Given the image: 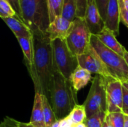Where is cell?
Wrapping results in <instances>:
<instances>
[{
    "label": "cell",
    "mask_w": 128,
    "mask_h": 127,
    "mask_svg": "<svg viewBox=\"0 0 128 127\" xmlns=\"http://www.w3.org/2000/svg\"><path fill=\"white\" fill-rule=\"evenodd\" d=\"M50 102L58 121L67 118L77 105L76 91L70 80L56 70L50 88Z\"/></svg>",
    "instance_id": "2"
},
{
    "label": "cell",
    "mask_w": 128,
    "mask_h": 127,
    "mask_svg": "<svg viewBox=\"0 0 128 127\" xmlns=\"http://www.w3.org/2000/svg\"><path fill=\"white\" fill-rule=\"evenodd\" d=\"M70 122L74 124H80L84 123L87 118L86 107L84 105H76L70 114L68 116Z\"/></svg>",
    "instance_id": "19"
},
{
    "label": "cell",
    "mask_w": 128,
    "mask_h": 127,
    "mask_svg": "<svg viewBox=\"0 0 128 127\" xmlns=\"http://www.w3.org/2000/svg\"><path fill=\"white\" fill-rule=\"evenodd\" d=\"M92 34L85 18L76 17L73 22L66 38L67 44L76 56L82 55L91 46Z\"/></svg>",
    "instance_id": "5"
},
{
    "label": "cell",
    "mask_w": 128,
    "mask_h": 127,
    "mask_svg": "<svg viewBox=\"0 0 128 127\" xmlns=\"http://www.w3.org/2000/svg\"><path fill=\"white\" fill-rule=\"evenodd\" d=\"M124 60H125V61H126V63H127V64H128V51H127V50H126V52L124 53Z\"/></svg>",
    "instance_id": "34"
},
{
    "label": "cell",
    "mask_w": 128,
    "mask_h": 127,
    "mask_svg": "<svg viewBox=\"0 0 128 127\" xmlns=\"http://www.w3.org/2000/svg\"><path fill=\"white\" fill-rule=\"evenodd\" d=\"M128 109V90L123 86V111Z\"/></svg>",
    "instance_id": "30"
},
{
    "label": "cell",
    "mask_w": 128,
    "mask_h": 127,
    "mask_svg": "<svg viewBox=\"0 0 128 127\" xmlns=\"http://www.w3.org/2000/svg\"><path fill=\"white\" fill-rule=\"evenodd\" d=\"M97 37L106 46L124 58L126 49L116 39V35L111 30L105 27L104 30L98 35H97Z\"/></svg>",
    "instance_id": "13"
},
{
    "label": "cell",
    "mask_w": 128,
    "mask_h": 127,
    "mask_svg": "<svg viewBox=\"0 0 128 127\" xmlns=\"http://www.w3.org/2000/svg\"><path fill=\"white\" fill-rule=\"evenodd\" d=\"M7 1L11 4V6L16 11L17 16L22 21V10L20 6V0H7Z\"/></svg>",
    "instance_id": "29"
},
{
    "label": "cell",
    "mask_w": 128,
    "mask_h": 127,
    "mask_svg": "<svg viewBox=\"0 0 128 127\" xmlns=\"http://www.w3.org/2000/svg\"><path fill=\"white\" fill-rule=\"evenodd\" d=\"M121 21L128 28V10L124 6L123 0H118Z\"/></svg>",
    "instance_id": "27"
},
{
    "label": "cell",
    "mask_w": 128,
    "mask_h": 127,
    "mask_svg": "<svg viewBox=\"0 0 128 127\" xmlns=\"http://www.w3.org/2000/svg\"><path fill=\"white\" fill-rule=\"evenodd\" d=\"M21 48L22 52L24 54L28 68L29 72L33 68L34 64V49H33V41L32 37H16Z\"/></svg>",
    "instance_id": "17"
},
{
    "label": "cell",
    "mask_w": 128,
    "mask_h": 127,
    "mask_svg": "<svg viewBox=\"0 0 128 127\" xmlns=\"http://www.w3.org/2000/svg\"><path fill=\"white\" fill-rule=\"evenodd\" d=\"M122 85L124 88H126L128 90V82H122Z\"/></svg>",
    "instance_id": "37"
},
{
    "label": "cell",
    "mask_w": 128,
    "mask_h": 127,
    "mask_svg": "<svg viewBox=\"0 0 128 127\" xmlns=\"http://www.w3.org/2000/svg\"><path fill=\"white\" fill-rule=\"evenodd\" d=\"M85 19L89 31L93 35H98L106 27L95 0H87Z\"/></svg>",
    "instance_id": "10"
},
{
    "label": "cell",
    "mask_w": 128,
    "mask_h": 127,
    "mask_svg": "<svg viewBox=\"0 0 128 127\" xmlns=\"http://www.w3.org/2000/svg\"><path fill=\"white\" fill-rule=\"evenodd\" d=\"M91 45L98 53L113 79L122 82H128V66L122 56L106 46L96 35H92Z\"/></svg>",
    "instance_id": "4"
},
{
    "label": "cell",
    "mask_w": 128,
    "mask_h": 127,
    "mask_svg": "<svg viewBox=\"0 0 128 127\" xmlns=\"http://www.w3.org/2000/svg\"><path fill=\"white\" fill-rule=\"evenodd\" d=\"M0 127H20V125L19 122L15 119L10 117H5L1 123Z\"/></svg>",
    "instance_id": "28"
},
{
    "label": "cell",
    "mask_w": 128,
    "mask_h": 127,
    "mask_svg": "<svg viewBox=\"0 0 128 127\" xmlns=\"http://www.w3.org/2000/svg\"><path fill=\"white\" fill-rule=\"evenodd\" d=\"M20 127H35L34 125H32L30 122L29 123H22V122H19Z\"/></svg>",
    "instance_id": "31"
},
{
    "label": "cell",
    "mask_w": 128,
    "mask_h": 127,
    "mask_svg": "<svg viewBox=\"0 0 128 127\" xmlns=\"http://www.w3.org/2000/svg\"><path fill=\"white\" fill-rule=\"evenodd\" d=\"M77 7L75 0H64L62 16L73 22L77 17Z\"/></svg>",
    "instance_id": "20"
},
{
    "label": "cell",
    "mask_w": 128,
    "mask_h": 127,
    "mask_svg": "<svg viewBox=\"0 0 128 127\" xmlns=\"http://www.w3.org/2000/svg\"><path fill=\"white\" fill-rule=\"evenodd\" d=\"M71 25V22L64 19L62 16H58L50 24L46 32L52 40L58 38L66 40Z\"/></svg>",
    "instance_id": "11"
},
{
    "label": "cell",
    "mask_w": 128,
    "mask_h": 127,
    "mask_svg": "<svg viewBox=\"0 0 128 127\" xmlns=\"http://www.w3.org/2000/svg\"><path fill=\"white\" fill-rule=\"evenodd\" d=\"M123 112L125 114V115H128V109L127 110H124V111H123Z\"/></svg>",
    "instance_id": "38"
},
{
    "label": "cell",
    "mask_w": 128,
    "mask_h": 127,
    "mask_svg": "<svg viewBox=\"0 0 128 127\" xmlns=\"http://www.w3.org/2000/svg\"><path fill=\"white\" fill-rule=\"evenodd\" d=\"M0 16L2 18H7L17 16V14L7 0H0Z\"/></svg>",
    "instance_id": "23"
},
{
    "label": "cell",
    "mask_w": 128,
    "mask_h": 127,
    "mask_svg": "<svg viewBox=\"0 0 128 127\" xmlns=\"http://www.w3.org/2000/svg\"><path fill=\"white\" fill-rule=\"evenodd\" d=\"M109 80L96 75L94 78L88 97L84 103L87 117L103 112L108 113L106 87Z\"/></svg>",
    "instance_id": "6"
},
{
    "label": "cell",
    "mask_w": 128,
    "mask_h": 127,
    "mask_svg": "<svg viewBox=\"0 0 128 127\" xmlns=\"http://www.w3.org/2000/svg\"><path fill=\"white\" fill-rule=\"evenodd\" d=\"M106 96L108 113L123 112V85L117 79H110L107 82Z\"/></svg>",
    "instance_id": "9"
},
{
    "label": "cell",
    "mask_w": 128,
    "mask_h": 127,
    "mask_svg": "<svg viewBox=\"0 0 128 127\" xmlns=\"http://www.w3.org/2000/svg\"><path fill=\"white\" fill-rule=\"evenodd\" d=\"M123 1H124V4L125 7L127 8V10H128V0H123Z\"/></svg>",
    "instance_id": "36"
},
{
    "label": "cell",
    "mask_w": 128,
    "mask_h": 127,
    "mask_svg": "<svg viewBox=\"0 0 128 127\" xmlns=\"http://www.w3.org/2000/svg\"><path fill=\"white\" fill-rule=\"evenodd\" d=\"M95 1H96L98 7L99 9L100 13L101 15V17H102V19H104V21L105 22L110 0H95Z\"/></svg>",
    "instance_id": "25"
},
{
    "label": "cell",
    "mask_w": 128,
    "mask_h": 127,
    "mask_svg": "<svg viewBox=\"0 0 128 127\" xmlns=\"http://www.w3.org/2000/svg\"><path fill=\"white\" fill-rule=\"evenodd\" d=\"M107 114L103 112L96 113L90 117H87L84 123L87 127H102Z\"/></svg>",
    "instance_id": "22"
},
{
    "label": "cell",
    "mask_w": 128,
    "mask_h": 127,
    "mask_svg": "<svg viewBox=\"0 0 128 127\" xmlns=\"http://www.w3.org/2000/svg\"><path fill=\"white\" fill-rule=\"evenodd\" d=\"M30 123L35 127H46L44 114L42 94L39 92H35Z\"/></svg>",
    "instance_id": "15"
},
{
    "label": "cell",
    "mask_w": 128,
    "mask_h": 127,
    "mask_svg": "<svg viewBox=\"0 0 128 127\" xmlns=\"http://www.w3.org/2000/svg\"><path fill=\"white\" fill-rule=\"evenodd\" d=\"M2 19L6 23V25L10 28V29L13 31L16 37H32V33L30 28L18 16H11V17L2 18Z\"/></svg>",
    "instance_id": "14"
},
{
    "label": "cell",
    "mask_w": 128,
    "mask_h": 127,
    "mask_svg": "<svg viewBox=\"0 0 128 127\" xmlns=\"http://www.w3.org/2000/svg\"><path fill=\"white\" fill-rule=\"evenodd\" d=\"M23 22L31 31L46 32L50 24L47 0H20Z\"/></svg>",
    "instance_id": "3"
},
{
    "label": "cell",
    "mask_w": 128,
    "mask_h": 127,
    "mask_svg": "<svg viewBox=\"0 0 128 127\" xmlns=\"http://www.w3.org/2000/svg\"><path fill=\"white\" fill-rule=\"evenodd\" d=\"M56 70L66 79H70L73 73L79 67L77 56L69 49L66 40L55 39L52 40Z\"/></svg>",
    "instance_id": "7"
},
{
    "label": "cell",
    "mask_w": 128,
    "mask_h": 127,
    "mask_svg": "<svg viewBox=\"0 0 128 127\" xmlns=\"http://www.w3.org/2000/svg\"><path fill=\"white\" fill-rule=\"evenodd\" d=\"M42 100H43V108H44L46 127H52L55 125V124H56L58 121L57 120V118L52 109L50 100L43 94H42Z\"/></svg>",
    "instance_id": "18"
},
{
    "label": "cell",
    "mask_w": 128,
    "mask_h": 127,
    "mask_svg": "<svg viewBox=\"0 0 128 127\" xmlns=\"http://www.w3.org/2000/svg\"><path fill=\"white\" fill-rule=\"evenodd\" d=\"M120 21L121 18L118 0H110L106 18L105 20V26L117 36L119 34Z\"/></svg>",
    "instance_id": "12"
},
{
    "label": "cell",
    "mask_w": 128,
    "mask_h": 127,
    "mask_svg": "<svg viewBox=\"0 0 128 127\" xmlns=\"http://www.w3.org/2000/svg\"><path fill=\"white\" fill-rule=\"evenodd\" d=\"M70 127H76V125H74H74H72Z\"/></svg>",
    "instance_id": "39"
},
{
    "label": "cell",
    "mask_w": 128,
    "mask_h": 127,
    "mask_svg": "<svg viewBox=\"0 0 128 127\" xmlns=\"http://www.w3.org/2000/svg\"><path fill=\"white\" fill-rule=\"evenodd\" d=\"M92 79V73L88 70L81 67L80 65L73 73L70 80L73 85L74 88L77 92L84 87H86L88 82Z\"/></svg>",
    "instance_id": "16"
},
{
    "label": "cell",
    "mask_w": 128,
    "mask_h": 127,
    "mask_svg": "<svg viewBox=\"0 0 128 127\" xmlns=\"http://www.w3.org/2000/svg\"><path fill=\"white\" fill-rule=\"evenodd\" d=\"M124 127H128V115H125V114H124Z\"/></svg>",
    "instance_id": "33"
},
{
    "label": "cell",
    "mask_w": 128,
    "mask_h": 127,
    "mask_svg": "<svg viewBox=\"0 0 128 127\" xmlns=\"http://www.w3.org/2000/svg\"><path fill=\"white\" fill-rule=\"evenodd\" d=\"M76 127H87L85 123H82L80 124H76Z\"/></svg>",
    "instance_id": "35"
},
{
    "label": "cell",
    "mask_w": 128,
    "mask_h": 127,
    "mask_svg": "<svg viewBox=\"0 0 128 127\" xmlns=\"http://www.w3.org/2000/svg\"><path fill=\"white\" fill-rule=\"evenodd\" d=\"M34 49L33 68L29 72L35 88L50 100V88L56 70L52 40L47 32L39 29L32 31Z\"/></svg>",
    "instance_id": "1"
},
{
    "label": "cell",
    "mask_w": 128,
    "mask_h": 127,
    "mask_svg": "<svg viewBox=\"0 0 128 127\" xmlns=\"http://www.w3.org/2000/svg\"><path fill=\"white\" fill-rule=\"evenodd\" d=\"M77 7V16L85 18L87 7V0H75Z\"/></svg>",
    "instance_id": "26"
},
{
    "label": "cell",
    "mask_w": 128,
    "mask_h": 127,
    "mask_svg": "<svg viewBox=\"0 0 128 127\" xmlns=\"http://www.w3.org/2000/svg\"><path fill=\"white\" fill-rule=\"evenodd\" d=\"M106 118L111 123L112 127H124V112L108 113Z\"/></svg>",
    "instance_id": "24"
},
{
    "label": "cell",
    "mask_w": 128,
    "mask_h": 127,
    "mask_svg": "<svg viewBox=\"0 0 128 127\" xmlns=\"http://www.w3.org/2000/svg\"><path fill=\"white\" fill-rule=\"evenodd\" d=\"M47 4L51 23L56 19V17L62 16L64 0H47Z\"/></svg>",
    "instance_id": "21"
},
{
    "label": "cell",
    "mask_w": 128,
    "mask_h": 127,
    "mask_svg": "<svg viewBox=\"0 0 128 127\" xmlns=\"http://www.w3.org/2000/svg\"><path fill=\"white\" fill-rule=\"evenodd\" d=\"M112 127V124H111V123L110 122V121L108 120V118H107L106 117L105 121H104V123L103 127Z\"/></svg>",
    "instance_id": "32"
},
{
    "label": "cell",
    "mask_w": 128,
    "mask_h": 127,
    "mask_svg": "<svg viewBox=\"0 0 128 127\" xmlns=\"http://www.w3.org/2000/svg\"><path fill=\"white\" fill-rule=\"evenodd\" d=\"M77 58L79 65L81 67L88 70L92 73L100 75L107 80L113 79L101 58L92 45L85 53L78 55Z\"/></svg>",
    "instance_id": "8"
}]
</instances>
